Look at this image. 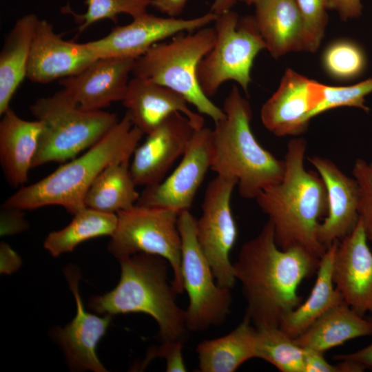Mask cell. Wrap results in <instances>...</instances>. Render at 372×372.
I'll return each instance as SVG.
<instances>
[{
    "label": "cell",
    "instance_id": "1",
    "mask_svg": "<svg viewBox=\"0 0 372 372\" xmlns=\"http://www.w3.org/2000/svg\"><path fill=\"white\" fill-rule=\"evenodd\" d=\"M320 260L299 247L280 249L269 220L242 245L234 267L247 302L245 316L256 328L280 327L301 303L298 287L317 272Z\"/></svg>",
    "mask_w": 372,
    "mask_h": 372
},
{
    "label": "cell",
    "instance_id": "2",
    "mask_svg": "<svg viewBox=\"0 0 372 372\" xmlns=\"http://www.w3.org/2000/svg\"><path fill=\"white\" fill-rule=\"evenodd\" d=\"M306 149L305 139H291L282 180L264 189L255 200L271 222L280 249L299 247L320 258L327 248L319 241L318 231L320 220L327 214L328 198L318 173L304 167Z\"/></svg>",
    "mask_w": 372,
    "mask_h": 372
},
{
    "label": "cell",
    "instance_id": "3",
    "mask_svg": "<svg viewBox=\"0 0 372 372\" xmlns=\"http://www.w3.org/2000/svg\"><path fill=\"white\" fill-rule=\"evenodd\" d=\"M144 134L133 125L129 114L78 158L28 186L21 187L1 207L21 210L48 205L63 207L74 215L85 207V197L99 174L109 165L130 159Z\"/></svg>",
    "mask_w": 372,
    "mask_h": 372
},
{
    "label": "cell",
    "instance_id": "4",
    "mask_svg": "<svg viewBox=\"0 0 372 372\" xmlns=\"http://www.w3.org/2000/svg\"><path fill=\"white\" fill-rule=\"evenodd\" d=\"M121 277L110 292L90 298L88 306L104 314L143 313L156 322L163 341L184 342L189 331L185 310L176 302L178 293L168 280L165 258L139 253L119 260Z\"/></svg>",
    "mask_w": 372,
    "mask_h": 372
},
{
    "label": "cell",
    "instance_id": "5",
    "mask_svg": "<svg viewBox=\"0 0 372 372\" xmlns=\"http://www.w3.org/2000/svg\"><path fill=\"white\" fill-rule=\"evenodd\" d=\"M225 116L212 130L211 169L216 175L237 180L240 196L256 199L266 187L280 182L285 161L260 145L250 126L252 112L237 86L223 103Z\"/></svg>",
    "mask_w": 372,
    "mask_h": 372
},
{
    "label": "cell",
    "instance_id": "6",
    "mask_svg": "<svg viewBox=\"0 0 372 372\" xmlns=\"http://www.w3.org/2000/svg\"><path fill=\"white\" fill-rule=\"evenodd\" d=\"M43 124L32 168L74 158L99 141L119 121L114 113L87 111L62 89L30 106Z\"/></svg>",
    "mask_w": 372,
    "mask_h": 372
},
{
    "label": "cell",
    "instance_id": "7",
    "mask_svg": "<svg viewBox=\"0 0 372 372\" xmlns=\"http://www.w3.org/2000/svg\"><path fill=\"white\" fill-rule=\"evenodd\" d=\"M215 39L214 27L178 34L167 43L154 44L136 59L132 74L174 90L199 114L208 116L216 123L225 113L203 92L197 77L198 64L211 50Z\"/></svg>",
    "mask_w": 372,
    "mask_h": 372
},
{
    "label": "cell",
    "instance_id": "8",
    "mask_svg": "<svg viewBox=\"0 0 372 372\" xmlns=\"http://www.w3.org/2000/svg\"><path fill=\"white\" fill-rule=\"evenodd\" d=\"M216 14L214 46L197 69L200 87L211 98L223 83L233 81L247 93L254 61L266 45L254 16L239 18L231 10Z\"/></svg>",
    "mask_w": 372,
    "mask_h": 372
},
{
    "label": "cell",
    "instance_id": "9",
    "mask_svg": "<svg viewBox=\"0 0 372 372\" xmlns=\"http://www.w3.org/2000/svg\"><path fill=\"white\" fill-rule=\"evenodd\" d=\"M116 214L117 225L111 236L109 251L118 260L139 253L165 258L173 272L174 288L178 293H183L179 213L170 209L136 204Z\"/></svg>",
    "mask_w": 372,
    "mask_h": 372
},
{
    "label": "cell",
    "instance_id": "10",
    "mask_svg": "<svg viewBox=\"0 0 372 372\" xmlns=\"http://www.w3.org/2000/svg\"><path fill=\"white\" fill-rule=\"evenodd\" d=\"M196 219L189 210L180 212L181 272L189 304L185 310L189 331H203L226 320L231 304V289L216 282L212 269L201 250L196 231Z\"/></svg>",
    "mask_w": 372,
    "mask_h": 372
},
{
    "label": "cell",
    "instance_id": "11",
    "mask_svg": "<svg viewBox=\"0 0 372 372\" xmlns=\"http://www.w3.org/2000/svg\"><path fill=\"white\" fill-rule=\"evenodd\" d=\"M236 186L234 178L216 175L211 180L205 189L201 216L196 223L198 244L217 284L229 289L237 281L229 257L238 235L231 207Z\"/></svg>",
    "mask_w": 372,
    "mask_h": 372
},
{
    "label": "cell",
    "instance_id": "12",
    "mask_svg": "<svg viewBox=\"0 0 372 372\" xmlns=\"http://www.w3.org/2000/svg\"><path fill=\"white\" fill-rule=\"evenodd\" d=\"M217 14L210 11L193 19L161 17L147 12L126 25L114 28L104 37L87 42L97 58L136 59L154 44L178 34L192 32L214 22Z\"/></svg>",
    "mask_w": 372,
    "mask_h": 372
},
{
    "label": "cell",
    "instance_id": "13",
    "mask_svg": "<svg viewBox=\"0 0 372 372\" xmlns=\"http://www.w3.org/2000/svg\"><path fill=\"white\" fill-rule=\"evenodd\" d=\"M212 130H195L181 161L173 172L161 182L145 187L136 204L175 210H189L195 196L211 169Z\"/></svg>",
    "mask_w": 372,
    "mask_h": 372
},
{
    "label": "cell",
    "instance_id": "14",
    "mask_svg": "<svg viewBox=\"0 0 372 372\" xmlns=\"http://www.w3.org/2000/svg\"><path fill=\"white\" fill-rule=\"evenodd\" d=\"M324 87V84L287 70L277 90L262 106L263 125L279 137L302 134L322 99Z\"/></svg>",
    "mask_w": 372,
    "mask_h": 372
},
{
    "label": "cell",
    "instance_id": "15",
    "mask_svg": "<svg viewBox=\"0 0 372 372\" xmlns=\"http://www.w3.org/2000/svg\"><path fill=\"white\" fill-rule=\"evenodd\" d=\"M196 129L184 114H171L147 134L133 153L130 169L137 186H151L165 178L186 151Z\"/></svg>",
    "mask_w": 372,
    "mask_h": 372
},
{
    "label": "cell",
    "instance_id": "16",
    "mask_svg": "<svg viewBox=\"0 0 372 372\" xmlns=\"http://www.w3.org/2000/svg\"><path fill=\"white\" fill-rule=\"evenodd\" d=\"M359 219L354 229L338 241L333 280L343 301L358 314H372V251Z\"/></svg>",
    "mask_w": 372,
    "mask_h": 372
},
{
    "label": "cell",
    "instance_id": "17",
    "mask_svg": "<svg viewBox=\"0 0 372 372\" xmlns=\"http://www.w3.org/2000/svg\"><path fill=\"white\" fill-rule=\"evenodd\" d=\"M85 43L66 41L54 32L53 25L39 19L32 39L27 76L37 83L74 76L97 59Z\"/></svg>",
    "mask_w": 372,
    "mask_h": 372
},
{
    "label": "cell",
    "instance_id": "18",
    "mask_svg": "<svg viewBox=\"0 0 372 372\" xmlns=\"http://www.w3.org/2000/svg\"><path fill=\"white\" fill-rule=\"evenodd\" d=\"M134 60L99 58L79 73L61 79L59 83L81 109L101 110L123 99Z\"/></svg>",
    "mask_w": 372,
    "mask_h": 372
},
{
    "label": "cell",
    "instance_id": "19",
    "mask_svg": "<svg viewBox=\"0 0 372 372\" xmlns=\"http://www.w3.org/2000/svg\"><path fill=\"white\" fill-rule=\"evenodd\" d=\"M308 160L322 178L327 190V214L319 225L318 236L327 248L351 234L357 225L359 187L355 178L347 176L330 159L313 156Z\"/></svg>",
    "mask_w": 372,
    "mask_h": 372
},
{
    "label": "cell",
    "instance_id": "20",
    "mask_svg": "<svg viewBox=\"0 0 372 372\" xmlns=\"http://www.w3.org/2000/svg\"><path fill=\"white\" fill-rule=\"evenodd\" d=\"M121 102L133 125L146 135L176 112L187 116L196 129L204 127L203 117L189 107L183 96L147 79L134 76Z\"/></svg>",
    "mask_w": 372,
    "mask_h": 372
},
{
    "label": "cell",
    "instance_id": "21",
    "mask_svg": "<svg viewBox=\"0 0 372 372\" xmlns=\"http://www.w3.org/2000/svg\"><path fill=\"white\" fill-rule=\"evenodd\" d=\"M65 273L76 300V314L69 324L55 331V337L70 365L79 369L106 371L97 357L96 347L113 316L106 314L99 317L86 311L79 292V272L68 267Z\"/></svg>",
    "mask_w": 372,
    "mask_h": 372
},
{
    "label": "cell",
    "instance_id": "22",
    "mask_svg": "<svg viewBox=\"0 0 372 372\" xmlns=\"http://www.w3.org/2000/svg\"><path fill=\"white\" fill-rule=\"evenodd\" d=\"M0 121V163L6 180L15 188L28 180L43 124L20 118L10 107Z\"/></svg>",
    "mask_w": 372,
    "mask_h": 372
},
{
    "label": "cell",
    "instance_id": "23",
    "mask_svg": "<svg viewBox=\"0 0 372 372\" xmlns=\"http://www.w3.org/2000/svg\"><path fill=\"white\" fill-rule=\"evenodd\" d=\"M254 5L258 29L273 58L290 52H309L296 0H258Z\"/></svg>",
    "mask_w": 372,
    "mask_h": 372
},
{
    "label": "cell",
    "instance_id": "24",
    "mask_svg": "<svg viewBox=\"0 0 372 372\" xmlns=\"http://www.w3.org/2000/svg\"><path fill=\"white\" fill-rule=\"evenodd\" d=\"M370 335L371 320L342 302L321 316L295 340L305 349L324 353L350 340Z\"/></svg>",
    "mask_w": 372,
    "mask_h": 372
},
{
    "label": "cell",
    "instance_id": "25",
    "mask_svg": "<svg viewBox=\"0 0 372 372\" xmlns=\"http://www.w3.org/2000/svg\"><path fill=\"white\" fill-rule=\"evenodd\" d=\"M257 329L244 316L230 333L201 341L196 347L202 372H234L246 361L256 358Z\"/></svg>",
    "mask_w": 372,
    "mask_h": 372
},
{
    "label": "cell",
    "instance_id": "26",
    "mask_svg": "<svg viewBox=\"0 0 372 372\" xmlns=\"http://www.w3.org/2000/svg\"><path fill=\"white\" fill-rule=\"evenodd\" d=\"M39 18L29 13L14 23L6 36L0 52V114L10 101L23 79L27 69L34 30Z\"/></svg>",
    "mask_w": 372,
    "mask_h": 372
},
{
    "label": "cell",
    "instance_id": "27",
    "mask_svg": "<svg viewBox=\"0 0 372 372\" xmlns=\"http://www.w3.org/2000/svg\"><path fill=\"white\" fill-rule=\"evenodd\" d=\"M338 241L327 249L320 258L315 284L307 299L289 313L280 327L296 338L313 322L333 307L344 302L333 280V262Z\"/></svg>",
    "mask_w": 372,
    "mask_h": 372
},
{
    "label": "cell",
    "instance_id": "28",
    "mask_svg": "<svg viewBox=\"0 0 372 372\" xmlns=\"http://www.w3.org/2000/svg\"><path fill=\"white\" fill-rule=\"evenodd\" d=\"M130 159L113 163L96 177L85 197V207L116 214L133 207L140 193L130 169Z\"/></svg>",
    "mask_w": 372,
    "mask_h": 372
},
{
    "label": "cell",
    "instance_id": "29",
    "mask_svg": "<svg viewBox=\"0 0 372 372\" xmlns=\"http://www.w3.org/2000/svg\"><path fill=\"white\" fill-rule=\"evenodd\" d=\"M117 214L100 211L87 207L74 215L63 229L52 231L44 241V247L56 257L72 251L89 239L112 236L117 225Z\"/></svg>",
    "mask_w": 372,
    "mask_h": 372
},
{
    "label": "cell",
    "instance_id": "30",
    "mask_svg": "<svg viewBox=\"0 0 372 372\" xmlns=\"http://www.w3.org/2000/svg\"><path fill=\"white\" fill-rule=\"evenodd\" d=\"M256 358L281 372H304L306 349L280 327L256 328Z\"/></svg>",
    "mask_w": 372,
    "mask_h": 372
},
{
    "label": "cell",
    "instance_id": "31",
    "mask_svg": "<svg viewBox=\"0 0 372 372\" xmlns=\"http://www.w3.org/2000/svg\"><path fill=\"white\" fill-rule=\"evenodd\" d=\"M152 0H85L86 11L83 14L74 12L65 7L66 12L70 13L78 23L79 32L84 31L93 23L103 19L116 21L121 14H126L136 18L147 12Z\"/></svg>",
    "mask_w": 372,
    "mask_h": 372
},
{
    "label": "cell",
    "instance_id": "32",
    "mask_svg": "<svg viewBox=\"0 0 372 372\" xmlns=\"http://www.w3.org/2000/svg\"><path fill=\"white\" fill-rule=\"evenodd\" d=\"M326 72L338 79H349L363 70L365 59L360 48L351 41H338L329 45L322 56Z\"/></svg>",
    "mask_w": 372,
    "mask_h": 372
},
{
    "label": "cell",
    "instance_id": "33",
    "mask_svg": "<svg viewBox=\"0 0 372 372\" xmlns=\"http://www.w3.org/2000/svg\"><path fill=\"white\" fill-rule=\"evenodd\" d=\"M372 92V78L348 86H329L324 84L323 97L311 114V118L340 107H353L369 112L365 97Z\"/></svg>",
    "mask_w": 372,
    "mask_h": 372
},
{
    "label": "cell",
    "instance_id": "34",
    "mask_svg": "<svg viewBox=\"0 0 372 372\" xmlns=\"http://www.w3.org/2000/svg\"><path fill=\"white\" fill-rule=\"evenodd\" d=\"M307 37L309 52H316L324 37L328 17L326 0H296Z\"/></svg>",
    "mask_w": 372,
    "mask_h": 372
},
{
    "label": "cell",
    "instance_id": "35",
    "mask_svg": "<svg viewBox=\"0 0 372 372\" xmlns=\"http://www.w3.org/2000/svg\"><path fill=\"white\" fill-rule=\"evenodd\" d=\"M352 173L359 187V219L368 240L372 241V167L364 159L358 158Z\"/></svg>",
    "mask_w": 372,
    "mask_h": 372
},
{
    "label": "cell",
    "instance_id": "36",
    "mask_svg": "<svg viewBox=\"0 0 372 372\" xmlns=\"http://www.w3.org/2000/svg\"><path fill=\"white\" fill-rule=\"evenodd\" d=\"M183 342V341H163L158 349L151 352L150 355H154L152 358H164L166 361V371H187L182 354Z\"/></svg>",
    "mask_w": 372,
    "mask_h": 372
},
{
    "label": "cell",
    "instance_id": "37",
    "mask_svg": "<svg viewBox=\"0 0 372 372\" xmlns=\"http://www.w3.org/2000/svg\"><path fill=\"white\" fill-rule=\"evenodd\" d=\"M23 210L17 208L1 207V235H10L25 230L28 222L24 218Z\"/></svg>",
    "mask_w": 372,
    "mask_h": 372
},
{
    "label": "cell",
    "instance_id": "38",
    "mask_svg": "<svg viewBox=\"0 0 372 372\" xmlns=\"http://www.w3.org/2000/svg\"><path fill=\"white\" fill-rule=\"evenodd\" d=\"M327 9L338 12L342 20L357 18L362 14L360 0H326Z\"/></svg>",
    "mask_w": 372,
    "mask_h": 372
},
{
    "label": "cell",
    "instance_id": "39",
    "mask_svg": "<svg viewBox=\"0 0 372 372\" xmlns=\"http://www.w3.org/2000/svg\"><path fill=\"white\" fill-rule=\"evenodd\" d=\"M304 372H340V368L329 363L324 353L306 349Z\"/></svg>",
    "mask_w": 372,
    "mask_h": 372
},
{
    "label": "cell",
    "instance_id": "40",
    "mask_svg": "<svg viewBox=\"0 0 372 372\" xmlns=\"http://www.w3.org/2000/svg\"><path fill=\"white\" fill-rule=\"evenodd\" d=\"M187 1L188 0H152L150 6L169 17H176L183 12Z\"/></svg>",
    "mask_w": 372,
    "mask_h": 372
},
{
    "label": "cell",
    "instance_id": "41",
    "mask_svg": "<svg viewBox=\"0 0 372 372\" xmlns=\"http://www.w3.org/2000/svg\"><path fill=\"white\" fill-rule=\"evenodd\" d=\"M372 322V316L369 318ZM337 360H351L359 362L366 369H372V342L368 346L353 353L338 355L334 357Z\"/></svg>",
    "mask_w": 372,
    "mask_h": 372
},
{
    "label": "cell",
    "instance_id": "42",
    "mask_svg": "<svg viewBox=\"0 0 372 372\" xmlns=\"http://www.w3.org/2000/svg\"><path fill=\"white\" fill-rule=\"evenodd\" d=\"M237 0H214L211 11L215 14H219L224 11L231 10Z\"/></svg>",
    "mask_w": 372,
    "mask_h": 372
},
{
    "label": "cell",
    "instance_id": "43",
    "mask_svg": "<svg viewBox=\"0 0 372 372\" xmlns=\"http://www.w3.org/2000/svg\"><path fill=\"white\" fill-rule=\"evenodd\" d=\"M242 1L247 5H251V4H254L258 0H237V1Z\"/></svg>",
    "mask_w": 372,
    "mask_h": 372
},
{
    "label": "cell",
    "instance_id": "44",
    "mask_svg": "<svg viewBox=\"0 0 372 372\" xmlns=\"http://www.w3.org/2000/svg\"><path fill=\"white\" fill-rule=\"evenodd\" d=\"M369 165L372 167V162Z\"/></svg>",
    "mask_w": 372,
    "mask_h": 372
},
{
    "label": "cell",
    "instance_id": "45",
    "mask_svg": "<svg viewBox=\"0 0 372 372\" xmlns=\"http://www.w3.org/2000/svg\"></svg>",
    "mask_w": 372,
    "mask_h": 372
}]
</instances>
